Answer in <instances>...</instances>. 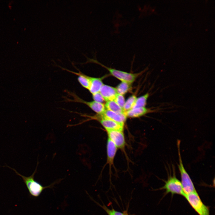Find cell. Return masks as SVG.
<instances>
[{"label": "cell", "instance_id": "obj_1", "mask_svg": "<svg viewBox=\"0 0 215 215\" xmlns=\"http://www.w3.org/2000/svg\"><path fill=\"white\" fill-rule=\"evenodd\" d=\"M37 165L38 164L33 173L31 175L28 176H23L18 173L15 169L11 168L8 166H7L13 170L16 175L22 177L28 190L30 195L34 197H38L43 191L46 188H53L54 185L58 182H55L48 186H44L39 182L36 181L34 178L35 175L37 172Z\"/></svg>", "mask_w": 215, "mask_h": 215}, {"label": "cell", "instance_id": "obj_2", "mask_svg": "<svg viewBox=\"0 0 215 215\" xmlns=\"http://www.w3.org/2000/svg\"><path fill=\"white\" fill-rule=\"evenodd\" d=\"M180 141L178 140L177 146L179 159L178 167L181 176L183 190L185 194L196 191L194 184L183 163L180 149Z\"/></svg>", "mask_w": 215, "mask_h": 215}, {"label": "cell", "instance_id": "obj_3", "mask_svg": "<svg viewBox=\"0 0 215 215\" xmlns=\"http://www.w3.org/2000/svg\"><path fill=\"white\" fill-rule=\"evenodd\" d=\"M172 175H169L168 179L165 181V184L162 189L165 190L166 193L178 194L185 196L181 182L176 177L175 168L173 166Z\"/></svg>", "mask_w": 215, "mask_h": 215}, {"label": "cell", "instance_id": "obj_4", "mask_svg": "<svg viewBox=\"0 0 215 215\" xmlns=\"http://www.w3.org/2000/svg\"><path fill=\"white\" fill-rule=\"evenodd\" d=\"M184 197L199 215H210L208 208L202 202L196 191L185 194Z\"/></svg>", "mask_w": 215, "mask_h": 215}, {"label": "cell", "instance_id": "obj_5", "mask_svg": "<svg viewBox=\"0 0 215 215\" xmlns=\"http://www.w3.org/2000/svg\"><path fill=\"white\" fill-rule=\"evenodd\" d=\"M90 61L101 65L108 70L110 74L122 82L130 84L133 83L139 75V73H132L116 70L107 67L100 63L96 60L90 59Z\"/></svg>", "mask_w": 215, "mask_h": 215}, {"label": "cell", "instance_id": "obj_6", "mask_svg": "<svg viewBox=\"0 0 215 215\" xmlns=\"http://www.w3.org/2000/svg\"><path fill=\"white\" fill-rule=\"evenodd\" d=\"M68 93L72 96L73 99H71L66 98L65 100L67 102H74L85 104L99 115L103 114L106 110L105 105L102 103L94 101H86L80 98L74 93L69 92Z\"/></svg>", "mask_w": 215, "mask_h": 215}, {"label": "cell", "instance_id": "obj_7", "mask_svg": "<svg viewBox=\"0 0 215 215\" xmlns=\"http://www.w3.org/2000/svg\"><path fill=\"white\" fill-rule=\"evenodd\" d=\"M108 138L114 144L117 148H123L125 141L123 131L112 130L107 131Z\"/></svg>", "mask_w": 215, "mask_h": 215}, {"label": "cell", "instance_id": "obj_8", "mask_svg": "<svg viewBox=\"0 0 215 215\" xmlns=\"http://www.w3.org/2000/svg\"><path fill=\"white\" fill-rule=\"evenodd\" d=\"M97 119H99V122L107 131L112 130H123L124 124L101 117Z\"/></svg>", "mask_w": 215, "mask_h": 215}, {"label": "cell", "instance_id": "obj_9", "mask_svg": "<svg viewBox=\"0 0 215 215\" xmlns=\"http://www.w3.org/2000/svg\"><path fill=\"white\" fill-rule=\"evenodd\" d=\"M99 92L107 102L114 101L117 94L116 88L104 84Z\"/></svg>", "mask_w": 215, "mask_h": 215}, {"label": "cell", "instance_id": "obj_10", "mask_svg": "<svg viewBox=\"0 0 215 215\" xmlns=\"http://www.w3.org/2000/svg\"><path fill=\"white\" fill-rule=\"evenodd\" d=\"M101 117L108 119L116 122L124 124L126 121L127 116L125 113H120L108 110H106Z\"/></svg>", "mask_w": 215, "mask_h": 215}, {"label": "cell", "instance_id": "obj_11", "mask_svg": "<svg viewBox=\"0 0 215 215\" xmlns=\"http://www.w3.org/2000/svg\"><path fill=\"white\" fill-rule=\"evenodd\" d=\"M158 110L157 109L152 110L145 107L136 108L125 111V113L127 117L137 118L142 116L149 112H156Z\"/></svg>", "mask_w": 215, "mask_h": 215}, {"label": "cell", "instance_id": "obj_12", "mask_svg": "<svg viewBox=\"0 0 215 215\" xmlns=\"http://www.w3.org/2000/svg\"><path fill=\"white\" fill-rule=\"evenodd\" d=\"M117 148L113 142L108 138L107 144V163L110 165L112 164L116 154Z\"/></svg>", "mask_w": 215, "mask_h": 215}, {"label": "cell", "instance_id": "obj_13", "mask_svg": "<svg viewBox=\"0 0 215 215\" xmlns=\"http://www.w3.org/2000/svg\"><path fill=\"white\" fill-rule=\"evenodd\" d=\"M102 78L90 76V85L88 90L92 94L99 92L103 85Z\"/></svg>", "mask_w": 215, "mask_h": 215}, {"label": "cell", "instance_id": "obj_14", "mask_svg": "<svg viewBox=\"0 0 215 215\" xmlns=\"http://www.w3.org/2000/svg\"><path fill=\"white\" fill-rule=\"evenodd\" d=\"M65 70L77 75L78 76L77 80L80 84L82 87L88 90L90 85V76L84 74L80 71H79V73H77L66 69H65Z\"/></svg>", "mask_w": 215, "mask_h": 215}, {"label": "cell", "instance_id": "obj_15", "mask_svg": "<svg viewBox=\"0 0 215 215\" xmlns=\"http://www.w3.org/2000/svg\"><path fill=\"white\" fill-rule=\"evenodd\" d=\"M107 110L120 113H125V111L114 101L107 102L105 105Z\"/></svg>", "mask_w": 215, "mask_h": 215}, {"label": "cell", "instance_id": "obj_16", "mask_svg": "<svg viewBox=\"0 0 215 215\" xmlns=\"http://www.w3.org/2000/svg\"><path fill=\"white\" fill-rule=\"evenodd\" d=\"M131 88V84L122 82L116 89L118 94L123 95L128 92Z\"/></svg>", "mask_w": 215, "mask_h": 215}, {"label": "cell", "instance_id": "obj_17", "mask_svg": "<svg viewBox=\"0 0 215 215\" xmlns=\"http://www.w3.org/2000/svg\"><path fill=\"white\" fill-rule=\"evenodd\" d=\"M149 96V94L147 93L137 98L135 105L133 108L145 107L146 105L147 101Z\"/></svg>", "mask_w": 215, "mask_h": 215}, {"label": "cell", "instance_id": "obj_18", "mask_svg": "<svg viewBox=\"0 0 215 215\" xmlns=\"http://www.w3.org/2000/svg\"><path fill=\"white\" fill-rule=\"evenodd\" d=\"M137 97L135 95H132L129 97L125 102L124 108L125 111L128 110L132 108L135 105Z\"/></svg>", "mask_w": 215, "mask_h": 215}, {"label": "cell", "instance_id": "obj_19", "mask_svg": "<svg viewBox=\"0 0 215 215\" xmlns=\"http://www.w3.org/2000/svg\"><path fill=\"white\" fill-rule=\"evenodd\" d=\"M114 101L124 109L125 101L123 95L117 93Z\"/></svg>", "mask_w": 215, "mask_h": 215}, {"label": "cell", "instance_id": "obj_20", "mask_svg": "<svg viewBox=\"0 0 215 215\" xmlns=\"http://www.w3.org/2000/svg\"><path fill=\"white\" fill-rule=\"evenodd\" d=\"M101 207L107 212L108 215H124V213L116 211L113 209H110L104 205L101 206Z\"/></svg>", "mask_w": 215, "mask_h": 215}, {"label": "cell", "instance_id": "obj_21", "mask_svg": "<svg viewBox=\"0 0 215 215\" xmlns=\"http://www.w3.org/2000/svg\"><path fill=\"white\" fill-rule=\"evenodd\" d=\"M92 94V97L94 101L102 103L105 101L99 92Z\"/></svg>", "mask_w": 215, "mask_h": 215}, {"label": "cell", "instance_id": "obj_22", "mask_svg": "<svg viewBox=\"0 0 215 215\" xmlns=\"http://www.w3.org/2000/svg\"><path fill=\"white\" fill-rule=\"evenodd\" d=\"M123 213L124 214V215H128V212H127V211H124V212Z\"/></svg>", "mask_w": 215, "mask_h": 215}]
</instances>
